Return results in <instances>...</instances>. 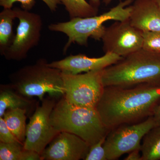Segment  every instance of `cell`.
<instances>
[{
  "instance_id": "6da1fadb",
  "label": "cell",
  "mask_w": 160,
  "mask_h": 160,
  "mask_svg": "<svg viewBox=\"0 0 160 160\" xmlns=\"http://www.w3.org/2000/svg\"><path fill=\"white\" fill-rule=\"evenodd\" d=\"M160 103V86L142 84L129 87L107 86L96 109L103 123L111 130L152 116Z\"/></svg>"
},
{
  "instance_id": "7a4b0ae2",
  "label": "cell",
  "mask_w": 160,
  "mask_h": 160,
  "mask_svg": "<svg viewBox=\"0 0 160 160\" xmlns=\"http://www.w3.org/2000/svg\"><path fill=\"white\" fill-rule=\"evenodd\" d=\"M104 87L160 86V54L142 49L122 58L102 72Z\"/></svg>"
},
{
  "instance_id": "3957f363",
  "label": "cell",
  "mask_w": 160,
  "mask_h": 160,
  "mask_svg": "<svg viewBox=\"0 0 160 160\" xmlns=\"http://www.w3.org/2000/svg\"><path fill=\"white\" fill-rule=\"evenodd\" d=\"M50 120L55 129L78 136L91 146L110 131L103 123L96 108L75 106L64 97L52 109Z\"/></svg>"
},
{
  "instance_id": "277c9868",
  "label": "cell",
  "mask_w": 160,
  "mask_h": 160,
  "mask_svg": "<svg viewBox=\"0 0 160 160\" xmlns=\"http://www.w3.org/2000/svg\"><path fill=\"white\" fill-rule=\"evenodd\" d=\"M9 78L12 88L26 97H36L42 102L46 94L56 99L64 95L62 72L49 66L45 58L24 66Z\"/></svg>"
},
{
  "instance_id": "5b68a950",
  "label": "cell",
  "mask_w": 160,
  "mask_h": 160,
  "mask_svg": "<svg viewBox=\"0 0 160 160\" xmlns=\"http://www.w3.org/2000/svg\"><path fill=\"white\" fill-rule=\"evenodd\" d=\"M132 1H120L116 6L100 15L73 18L68 22L52 23L49 25L48 28L50 31L62 32L68 37V41L63 49V52L66 53L72 43L87 46L89 38L96 41L102 39L106 29L103 24L106 21L129 19L132 10L130 5Z\"/></svg>"
},
{
  "instance_id": "8992f818",
  "label": "cell",
  "mask_w": 160,
  "mask_h": 160,
  "mask_svg": "<svg viewBox=\"0 0 160 160\" xmlns=\"http://www.w3.org/2000/svg\"><path fill=\"white\" fill-rule=\"evenodd\" d=\"M103 70L77 74L62 72L63 97L75 106L96 108L104 91Z\"/></svg>"
},
{
  "instance_id": "52a82bcc",
  "label": "cell",
  "mask_w": 160,
  "mask_h": 160,
  "mask_svg": "<svg viewBox=\"0 0 160 160\" xmlns=\"http://www.w3.org/2000/svg\"><path fill=\"white\" fill-rule=\"evenodd\" d=\"M157 126L152 116L140 122L122 125L112 129L104 144L107 160H118L125 153L140 149L143 137Z\"/></svg>"
},
{
  "instance_id": "ba28073f",
  "label": "cell",
  "mask_w": 160,
  "mask_h": 160,
  "mask_svg": "<svg viewBox=\"0 0 160 160\" xmlns=\"http://www.w3.org/2000/svg\"><path fill=\"white\" fill-rule=\"evenodd\" d=\"M19 20L14 41L3 56L7 60L25 59L30 49L37 46L42 29L39 15L19 8H13Z\"/></svg>"
},
{
  "instance_id": "9c48e42d",
  "label": "cell",
  "mask_w": 160,
  "mask_h": 160,
  "mask_svg": "<svg viewBox=\"0 0 160 160\" xmlns=\"http://www.w3.org/2000/svg\"><path fill=\"white\" fill-rule=\"evenodd\" d=\"M56 99L49 96L38 104L32 115L29 118L26 127L24 149L41 153L52 140L59 133L52 124L50 115L57 102Z\"/></svg>"
},
{
  "instance_id": "30bf717a",
  "label": "cell",
  "mask_w": 160,
  "mask_h": 160,
  "mask_svg": "<svg viewBox=\"0 0 160 160\" xmlns=\"http://www.w3.org/2000/svg\"><path fill=\"white\" fill-rule=\"evenodd\" d=\"M101 40L105 53L112 52L122 57L142 49V32L131 25L129 19L116 21L106 28Z\"/></svg>"
},
{
  "instance_id": "8fae6325",
  "label": "cell",
  "mask_w": 160,
  "mask_h": 160,
  "mask_svg": "<svg viewBox=\"0 0 160 160\" xmlns=\"http://www.w3.org/2000/svg\"><path fill=\"white\" fill-rule=\"evenodd\" d=\"M90 146L70 132H60L41 153L42 160L85 159Z\"/></svg>"
},
{
  "instance_id": "7c38bea8",
  "label": "cell",
  "mask_w": 160,
  "mask_h": 160,
  "mask_svg": "<svg viewBox=\"0 0 160 160\" xmlns=\"http://www.w3.org/2000/svg\"><path fill=\"white\" fill-rule=\"evenodd\" d=\"M112 52H106L99 58H90L85 55H70L63 59L49 63V66L64 73L77 74L82 72L102 70L122 59Z\"/></svg>"
},
{
  "instance_id": "4fadbf2b",
  "label": "cell",
  "mask_w": 160,
  "mask_h": 160,
  "mask_svg": "<svg viewBox=\"0 0 160 160\" xmlns=\"http://www.w3.org/2000/svg\"><path fill=\"white\" fill-rule=\"evenodd\" d=\"M129 22L142 31L160 32V9L154 0H135Z\"/></svg>"
},
{
  "instance_id": "5bb4252c",
  "label": "cell",
  "mask_w": 160,
  "mask_h": 160,
  "mask_svg": "<svg viewBox=\"0 0 160 160\" xmlns=\"http://www.w3.org/2000/svg\"><path fill=\"white\" fill-rule=\"evenodd\" d=\"M38 104L32 98L18 93L9 84L0 86V117H3L6 110L9 109H24L29 116L34 112Z\"/></svg>"
},
{
  "instance_id": "9a60e30c",
  "label": "cell",
  "mask_w": 160,
  "mask_h": 160,
  "mask_svg": "<svg viewBox=\"0 0 160 160\" xmlns=\"http://www.w3.org/2000/svg\"><path fill=\"white\" fill-rule=\"evenodd\" d=\"M16 18L15 11L12 8L4 9L0 13V53L2 56L14 41L13 21Z\"/></svg>"
},
{
  "instance_id": "2e32d148",
  "label": "cell",
  "mask_w": 160,
  "mask_h": 160,
  "mask_svg": "<svg viewBox=\"0 0 160 160\" xmlns=\"http://www.w3.org/2000/svg\"><path fill=\"white\" fill-rule=\"evenodd\" d=\"M27 117L26 110L21 109H8L3 117L8 128L23 145L26 140Z\"/></svg>"
},
{
  "instance_id": "e0dca14e",
  "label": "cell",
  "mask_w": 160,
  "mask_h": 160,
  "mask_svg": "<svg viewBox=\"0 0 160 160\" xmlns=\"http://www.w3.org/2000/svg\"><path fill=\"white\" fill-rule=\"evenodd\" d=\"M142 160H160V126L153 127L143 137L141 144Z\"/></svg>"
},
{
  "instance_id": "ac0fdd59",
  "label": "cell",
  "mask_w": 160,
  "mask_h": 160,
  "mask_svg": "<svg viewBox=\"0 0 160 160\" xmlns=\"http://www.w3.org/2000/svg\"><path fill=\"white\" fill-rule=\"evenodd\" d=\"M65 6L70 19L86 18L96 15L98 9H96L86 0H59Z\"/></svg>"
},
{
  "instance_id": "d6986e66",
  "label": "cell",
  "mask_w": 160,
  "mask_h": 160,
  "mask_svg": "<svg viewBox=\"0 0 160 160\" xmlns=\"http://www.w3.org/2000/svg\"><path fill=\"white\" fill-rule=\"evenodd\" d=\"M50 9L52 12L56 11L58 5L62 4L59 0H42ZM16 2L21 3L22 9L31 10L35 4V0H0V6L4 9L12 8L13 4Z\"/></svg>"
},
{
  "instance_id": "ffe728a7",
  "label": "cell",
  "mask_w": 160,
  "mask_h": 160,
  "mask_svg": "<svg viewBox=\"0 0 160 160\" xmlns=\"http://www.w3.org/2000/svg\"><path fill=\"white\" fill-rule=\"evenodd\" d=\"M23 149L20 143L0 142V160H20Z\"/></svg>"
},
{
  "instance_id": "44dd1931",
  "label": "cell",
  "mask_w": 160,
  "mask_h": 160,
  "mask_svg": "<svg viewBox=\"0 0 160 160\" xmlns=\"http://www.w3.org/2000/svg\"><path fill=\"white\" fill-rule=\"evenodd\" d=\"M142 49L146 51L160 54V32L142 31Z\"/></svg>"
},
{
  "instance_id": "7402d4cb",
  "label": "cell",
  "mask_w": 160,
  "mask_h": 160,
  "mask_svg": "<svg viewBox=\"0 0 160 160\" xmlns=\"http://www.w3.org/2000/svg\"><path fill=\"white\" fill-rule=\"evenodd\" d=\"M107 137V136H106ZM106 137L90 146L85 160H107L104 144Z\"/></svg>"
},
{
  "instance_id": "603a6c76",
  "label": "cell",
  "mask_w": 160,
  "mask_h": 160,
  "mask_svg": "<svg viewBox=\"0 0 160 160\" xmlns=\"http://www.w3.org/2000/svg\"><path fill=\"white\" fill-rule=\"evenodd\" d=\"M0 142L22 144L8 128L3 117H0Z\"/></svg>"
},
{
  "instance_id": "cb8c5ba5",
  "label": "cell",
  "mask_w": 160,
  "mask_h": 160,
  "mask_svg": "<svg viewBox=\"0 0 160 160\" xmlns=\"http://www.w3.org/2000/svg\"><path fill=\"white\" fill-rule=\"evenodd\" d=\"M20 160H42L40 153L33 150L23 149Z\"/></svg>"
},
{
  "instance_id": "d4e9b609",
  "label": "cell",
  "mask_w": 160,
  "mask_h": 160,
  "mask_svg": "<svg viewBox=\"0 0 160 160\" xmlns=\"http://www.w3.org/2000/svg\"><path fill=\"white\" fill-rule=\"evenodd\" d=\"M140 149H136L129 152L125 160H142V155L140 153Z\"/></svg>"
},
{
  "instance_id": "484cf974",
  "label": "cell",
  "mask_w": 160,
  "mask_h": 160,
  "mask_svg": "<svg viewBox=\"0 0 160 160\" xmlns=\"http://www.w3.org/2000/svg\"><path fill=\"white\" fill-rule=\"evenodd\" d=\"M153 116L158 126H160V103L157 108Z\"/></svg>"
},
{
  "instance_id": "4316f807",
  "label": "cell",
  "mask_w": 160,
  "mask_h": 160,
  "mask_svg": "<svg viewBox=\"0 0 160 160\" xmlns=\"http://www.w3.org/2000/svg\"><path fill=\"white\" fill-rule=\"evenodd\" d=\"M89 3L95 8L98 9L100 5V0H89Z\"/></svg>"
},
{
  "instance_id": "83f0119b",
  "label": "cell",
  "mask_w": 160,
  "mask_h": 160,
  "mask_svg": "<svg viewBox=\"0 0 160 160\" xmlns=\"http://www.w3.org/2000/svg\"><path fill=\"white\" fill-rule=\"evenodd\" d=\"M113 0H103V2L105 3V5H108L110 4Z\"/></svg>"
},
{
  "instance_id": "f1b7e54d",
  "label": "cell",
  "mask_w": 160,
  "mask_h": 160,
  "mask_svg": "<svg viewBox=\"0 0 160 160\" xmlns=\"http://www.w3.org/2000/svg\"><path fill=\"white\" fill-rule=\"evenodd\" d=\"M154 1L160 9V0H154Z\"/></svg>"
}]
</instances>
